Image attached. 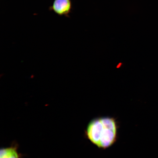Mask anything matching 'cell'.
I'll list each match as a JSON object with an SVG mask.
<instances>
[{"mask_svg":"<svg viewBox=\"0 0 158 158\" xmlns=\"http://www.w3.org/2000/svg\"><path fill=\"white\" fill-rule=\"evenodd\" d=\"M117 124L113 118H94L88 124L85 134L88 139L98 148L111 147L117 138Z\"/></svg>","mask_w":158,"mask_h":158,"instance_id":"cell-1","label":"cell"},{"mask_svg":"<svg viewBox=\"0 0 158 158\" xmlns=\"http://www.w3.org/2000/svg\"><path fill=\"white\" fill-rule=\"evenodd\" d=\"M49 10L59 16L68 17L72 9L71 0H54Z\"/></svg>","mask_w":158,"mask_h":158,"instance_id":"cell-2","label":"cell"},{"mask_svg":"<svg viewBox=\"0 0 158 158\" xmlns=\"http://www.w3.org/2000/svg\"><path fill=\"white\" fill-rule=\"evenodd\" d=\"M19 146L13 143L9 147L3 148L0 151V158H22L23 155L18 151Z\"/></svg>","mask_w":158,"mask_h":158,"instance_id":"cell-3","label":"cell"}]
</instances>
